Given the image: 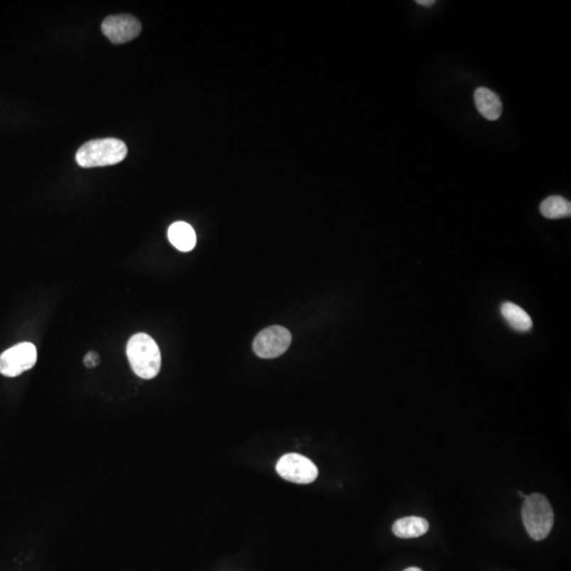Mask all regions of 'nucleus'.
<instances>
[{"label":"nucleus","mask_w":571,"mask_h":571,"mask_svg":"<svg viewBox=\"0 0 571 571\" xmlns=\"http://www.w3.org/2000/svg\"><path fill=\"white\" fill-rule=\"evenodd\" d=\"M141 23L133 15H112L104 19L102 31L114 44H125L141 33Z\"/></svg>","instance_id":"nucleus-7"},{"label":"nucleus","mask_w":571,"mask_h":571,"mask_svg":"<svg viewBox=\"0 0 571 571\" xmlns=\"http://www.w3.org/2000/svg\"><path fill=\"white\" fill-rule=\"evenodd\" d=\"M474 101L478 112L489 121L501 118L503 104L499 95L486 87H479L474 92Z\"/></svg>","instance_id":"nucleus-8"},{"label":"nucleus","mask_w":571,"mask_h":571,"mask_svg":"<svg viewBox=\"0 0 571 571\" xmlns=\"http://www.w3.org/2000/svg\"><path fill=\"white\" fill-rule=\"evenodd\" d=\"M126 354L131 369L138 377L145 380L157 377L161 369V352L151 335H133L127 343Z\"/></svg>","instance_id":"nucleus-1"},{"label":"nucleus","mask_w":571,"mask_h":571,"mask_svg":"<svg viewBox=\"0 0 571 571\" xmlns=\"http://www.w3.org/2000/svg\"><path fill=\"white\" fill-rule=\"evenodd\" d=\"M291 341V332L287 328L271 326L257 335L253 342V349L261 358H278L287 352Z\"/></svg>","instance_id":"nucleus-6"},{"label":"nucleus","mask_w":571,"mask_h":571,"mask_svg":"<svg viewBox=\"0 0 571 571\" xmlns=\"http://www.w3.org/2000/svg\"><path fill=\"white\" fill-rule=\"evenodd\" d=\"M170 244L181 252H190L196 246L197 237L194 229L185 222H177L168 229Z\"/></svg>","instance_id":"nucleus-9"},{"label":"nucleus","mask_w":571,"mask_h":571,"mask_svg":"<svg viewBox=\"0 0 571 571\" xmlns=\"http://www.w3.org/2000/svg\"><path fill=\"white\" fill-rule=\"evenodd\" d=\"M430 525L425 518L408 516L393 523V532L400 538H415L427 533Z\"/></svg>","instance_id":"nucleus-10"},{"label":"nucleus","mask_w":571,"mask_h":571,"mask_svg":"<svg viewBox=\"0 0 571 571\" xmlns=\"http://www.w3.org/2000/svg\"><path fill=\"white\" fill-rule=\"evenodd\" d=\"M416 4L423 6H432L435 1L434 0H417Z\"/></svg>","instance_id":"nucleus-14"},{"label":"nucleus","mask_w":571,"mask_h":571,"mask_svg":"<svg viewBox=\"0 0 571 571\" xmlns=\"http://www.w3.org/2000/svg\"><path fill=\"white\" fill-rule=\"evenodd\" d=\"M99 363V356L94 352H89L84 358V364L88 369H94Z\"/></svg>","instance_id":"nucleus-13"},{"label":"nucleus","mask_w":571,"mask_h":571,"mask_svg":"<svg viewBox=\"0 0 571 571\" xmlns=\"http://www.w3.org/2000/svg\"><path fill=\"white\" fill-rule=\"evenodd\" d=\"M540 212L545 218H548V219L570 217L571 203L564 197L550 196L540 203Z\"/></svg>","instance_id":"nucleus-12"},{"label":"nucleus","mask_w":571,"mask_h":571,"mask_svg":"<svg viewBox=\"0 0 571 571\" xmlns=\"http://www.w3.org/2000/svg\"><path fill=\"white\" fill-rule=\"evenodd\" d=\"M522 518L528 534L535 540H542L548 536L555 521L548 499L538 493L525 496Z\"/></svg>","instance_id":"nucleus-3"},{"label":"nucleus","mask_w":571,"mask_h":571,"mask_svg":"<svg viewBox=\"0 0 571 571\" xmlns=\"http://www.w3.org/2000/svg\"><path fill=\"white\" fill-rule=\"evenodd\" d=\"M126 156L127 146L124 142L106 138L92 140L82 145L75 155V160L82 168H101L120 163Z\"/></svg>","instance_id":"nucleus-2"},{"label":"nucleus","mask_w":571,"mask_h":571,"mask_svg":"<svg viewBox=\"0 0 571 571\" xmlns=\"http://www.w3.org/2000/svg\"><path fill=\"white\" fill-rule=\"evenodd\" d=\"M404 571H423V570H421L420 568H418V567H410V568H408V570H406Z\"/></svg>","instance_id":"nucleus-15"},{"label":"nucleus","mask_w":571,"mask_h":571,"mask_svg":"<svg viewBox=\"0 0 571 571\" xmlns=\"http://www.w3.org/2000/svg\"><path fill=\"white\" fill-rule=\"evenodd\" d=\"M501 315L507 323L516 332H529L532 328V320L530 315L511 302H506L501 307Z\"/></svg>","instance_id":"nucleus-11"},{"label":"nucleus","mask_w":571,"mask_h":571,"mask_svg":"<svg viewBox=\"0 0 571 571\" xmlns=\"http://www.w3.org/2000/svg\"><path fill=\"white\" fill-rule=\"evenodd\" d=\"M276 472L285 480L300 484H311L319 475L317 466L310 459L296 453L282 456L276 464Z\"/></svg>","instance_id":"nucleus-5"},{"label":"nucleus","mask_w":571,"mask_h":571,"mask_svg":"<svg viewBox=\"0 0 571 571\" xmlns=\"http://www.w3.org/2000/svg\"><path fill=\"white\" fill-rule=\"evenodd\" d=\"M38 361V349L34 344L23 342L0 354V374L14 378L31 369Z\"/></svg>","instance_id":"nucleus-4"}]
</instances>
